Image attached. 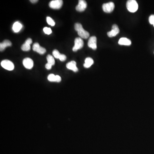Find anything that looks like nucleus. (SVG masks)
<instances>
[{"label":"nucleus","mask_w":154,"mask_h":154,"mask_svg":"<svg viewBox=\"0 0 154 154\" xmlns=\"http://www.w3.org/2000/svg\"><path fill=\"white\" fill-rule=\"evenodd\" d=\"M74 29L76 31H77L78 35L81 38L86 39L89 37V33L83 28L81 24L79 23H76L74 25Z\"/></svg>","instance_id":"f257e3e1"},{"label":"nucleus","mask_w":154,"mask_h":154,"mask_svg":"<svg viewBox=\"0 0 154 154\" xmlns=\"http://www.w3.org/2000/svg\"><path fill=\"white\" fill-rule=\"evenodd\" d=\"M126 7L130 12H135L138 10V4L135 0H129L126 3Z\"/></svg>","instance_id":"f03ea898"},{"label":"nucleus","mask_w":154,"mask_h":154,"mask_svg":"<svg viewBox=\"0 0 154 154\" xmlns=\"http://www.w3.org/2000/svg\"><path fill=\"white\" fill-rule=\"evenodd\" d=\"M1 66L2 67L7 70L12 71L14 68V65L11 61L8 59L3 60L1 62Z\"/></svg>","instance_id":"7ed1b4c3"},{"label":"nucleus","mask_w":154,"mask_h":154,"mask_svg":"<svg viewBox=\"0 0 154 154\" xmlns=\"http://www.w3.org/2000/svg\"><path fill=\"white\" fill-rule=\"evenodd\" d=\"M84 41L81 38L78 37L74 40V45L73 47V51H77L79 49L82 48L84 46Z\"/></svg>","instance_id":"20e7f679"},{"label":"nucleus","mask_w":154,"mask_h":154,"mask_svg":"<svg viewBox=\"0 0 154 154\" xmlns=\"http://www.w3.org/2000/svg\"><path fill=\"white\" fill-rule=\"evenodd\" d=\"M115 5L112 2H110L103 4L102 9L104 12L110 13L114 10Z\"/></svg>","instance_id":"39448f33"},{"label":"nucleus","mask_w":154,"mask_h":154,"mask_svg":"<svg viewBox=\"0 0 154 154\" xmlns=\"http://www.w3.org/2000/svg\"><path fill=\"white\" fill-rule=\"evenodd\" d=\"M63 4V1L62 0H53L49 4L50 8L53 9H59L61 8Z\"/></svg>","instance_id":"423d86ee"},{"label":"nucleus","mask_w":154,"mask_h":154,"mask_svg":"<svg viewBox=\"0 0 154 154\" xmlns=\"http://www.w3.org/2000/svg\"><path fill=\"white\" fill-rule=\"evenodd\" d=\"M87 2L84 0H80L79 1V4L76 7V10L78 12H82L85 10L87 7Z\"/></svg>","instance_id":"0eeeda50"},{"label":"nucleus","mask_w":154,"mask_h":154,"mask_svg":"<svg viewBox=\"0 0 154 154\" xmlns=\"http://www.w3.org/2000/svg\"><path fill=\"white\" fill-rule=\"evenodd\" d=\"M119 32V29L117 25L114 24L113 25L112 27V30L111 31L108 32L107 33V36L110 37H112L116 36L118 34Z\"/></svg>","instance_id":"6e6552de"},{"label":"nucleus","mask_w":154,"mask_h":154,"mask_svg":"<svg viewBox=\"0 0 154 154\" xmlns=\"http://www.w3.org/2000/svg\"><path fill=\"white\" fill-rule=\"evenodd\" d=\"M33 50L40 54H44L46 51V49L40 46L39 44L37 42H36L33 45Z\"/></svg>","instance_id":"1a4fd4ad"},{"label":"nucleus","mask_w":154,"mask_h":154,"mask_svg":"<svg viewBox=\"0 0 154 154\" xmlns=\"http://www.w3.org/2000/svg\"><path fill=\"white\" fill-rule=\"evenodd\" d=\"M89 47L93 50H96L97 49V38L95 36H92L89 38L88 42Z\"/></svg>","instance_id":"9d476101"},{"label":"nucleus","mask_w":154,"mask_h":154,"mask_svg":"<svg viewBox=\"0 0 154 154\" xmlns=\"http://www.w3.org/2000/svg\"><path fill=\"white\" fill-rule=\"evenodd\" d=\"M23 64L26 69H31L34 66V61L30 58L27 57L23 59Z\"/></svg>","instance_id":"9b49d317"},{"label":"nucleus","mask_w":154,"mask_h":154,"mask_svg":"<svg viewBox=\"0 0 154 154\" xmlns=\"http://www.w3.org/2000/svg\"><path fill=\"white\" fill-rule=\"evenodd\" d=\"M32 43V40L30 38L27 39L24 44L22 45L21 49L23 51H29L30 49V45Z\"/></svg>","instance_id":"f8f14e48"},{"label":"nucleus","mask_w":154,"mask_h":154,"mask_svg":"<svg viewBox=\"0 0 154 154\" xmlns=\"http://www.w3.org/2000/svg\"><path fill=\"white\" fill-rule=\"evenodd\" d=\"M66 67L68 69L72 70L73 72H77L78 71V69L76 66V63L75 61H72L67 64Z\"/></svg>","instance_id":"ddd939ff"},{"label":"nucleus","mask_w":154,"mask_h":154,"mask_svg":"<svg viewBox=\"0 0 154 154\" xmlns=\"http://www.w3.org/2000/svg\"><path fill=\"white\" fill-rule=\"evenodd\" d=\"M118 43L119 45H131V42L130 39L126 37H122L119 39Z\"/></svg>","instance_id":"4468645a"},{"label":"nucleus","mask_w":154,"mask_h":154,"mask_svg":"<svg viewBox=\"0 0 154 154\" xmlns=\"http://www.w3.org/2000/svg\"><path fill=\"white\" fill-rule=\"evenodd\" d=\"M12 45V43L10 41L8 40H5L2 43L0 44V51H2L5 49L8 46H10Z\"/></svg>","instance_id":"2eb2a0df"},{"label":"nucleus","mask_w":154,"mask_h":154,"mask_svg":"<svg viewBox=\"0 0 154 154\" xmlns=\"http://www.w3.org/2000/svg\"><path fill=\"white\" fill-rule=\"evenodd\" d=\"M22 25L19 22H16L12 26V30L15 33L19 32L22 29Z\"/></svg>","instance_id":"dca6fc26"},{"label":"nucleus","mask_w":154,"mask_h":154,"mask_svg":"<svg viewBox=\"0 0 154 154\" xmlns=\"http://www.w3.org/2000/svg\"><path fill=\"white\" fill-rule=\"evenodd\" d=\"M94 63V61L91 57H87L85 60V64H84V66L86 68L90 67Z\"/></svg>","instance_id":"f3484780"},{"label":"nucleus","mask_w":154,"mask_h":154,"mask_svg":"<svg viewBox=\"0 0 154 154\" xmlns=\"http://www.w3.org/2000/svg\"><path fill=\"white\" fill-rule=\"evenodd\" d=\"M48 63L51 64L52 66H54L55 64V60L53 56L51 55H48L47 57Z\"/></svg>","instance_id":"a211bd4d"},{"label":"nucleus","mask_w":154,"mask_h":154,"mask_svg":"<svg viewBox=\"0 0 154 154\" xmlns=\"http://www.w3.org/2000/svg\"><path fill=\"white\" fill-rule=\"evenodd\" d=\"M48 79L49 81L51 82H56L57 81V76L53 74H50L48 77Z\"/></svg>","instance_id":"6ab92c4d"},{"label":"nucleus","mask_w":154,"mask_h":154,"mask_svg":"<svg viewBox=\"0 0 154 154\" xmlns=\"http://www.w3.org/2000/svg\"><path fill=\"white\" fill-rule=\"evenodd\" d=\"M46 20L48 24L49 25H51V26H54L55 24V23L54 22V21L53 20V19H52L50 17H47L46 18Z\"/></svg>","instance_id":"aec40b11"},{"label":"nucleus","mask_w":154,"mask_h":154,"mask_svg":"<svg viewBox=\"0 0 154 154\" xmlns=\"http://www.w3.org/2000/svg\"><path fill=\"white\" fill-rule=\"evenodd\" d=\"M52 54H53L54 57L57 59H59L60 56L61 55V54H60L58 50H56V49H55L53 51Z\"/></svg>","instance_id":"412c9836"},{"label":"nucleus","mask_w":154,"mask_h":154,"mask_svg":"<svg viewBox=\"0 0 154 154\" xmlns=\"http://www.w3.org/2000/svg\"><path fill=\"white\" fill-rule=\"evenodd\" d=\"M43 31L45 34H48V35L51 34V33H52V30H51V29L47 27H45L44 28Z\"/></svg>","instance_id":"4be33fe9"},{"label":"nucleus","mask_w":154,"mask_h":154,"mask_svg":"<svg viewBox=\"0 0 154 154\" xmlns=\"http://www.w3.org/2000/svg\"><path fill=\"white\" fill-rule=\"evenodd\" d=\"M149 22L150 24H154V15H152L150 16V17H149Z\"/></svg>","instance_id":"5701e85b"},{"label":"nucleus","mask_w":154,"mask_h":154,"mask_svg":"<svg viewBox=\"0 0 154 154\" xmlns=\"http://www.w3.org/2000/svg\"><path fill=\"white\" fill-rule=\"evenodd\" d=\"M59 60L61 61H64L66 60V56L64 55V54H61L60 57H59Z\"/></svg>","instance_id":"b1692460"},{"label":"nucleus","mask_w":154,"mask_h":154,"mask_svg":"<svg viewBox=\"0 0 154 154\" xmlns=\"http://www.w3.org/2000/svg\"><path fill=\"white\" fill-rule=\"evenodd\" d=\"M52 66L51 64H49V63H47V64H46V65L45 66V67L46 68V69H51Z\"/></svg>","instance_id":"393cba45"},{"label":"nucleus","mask_w":154,"mask_h":154,"mask_svg":"<svg viewBox=\"0 0 154 154\" xmlns=\"http://www.w3.org/2000/svg\"><path fill=\"white\" fill-rule=\"evenodd\" d=\"M30 2H31V3H35L38 2L37 0H30Z\"/></svg>","instance_id":"a878e982"}]
</instances>
